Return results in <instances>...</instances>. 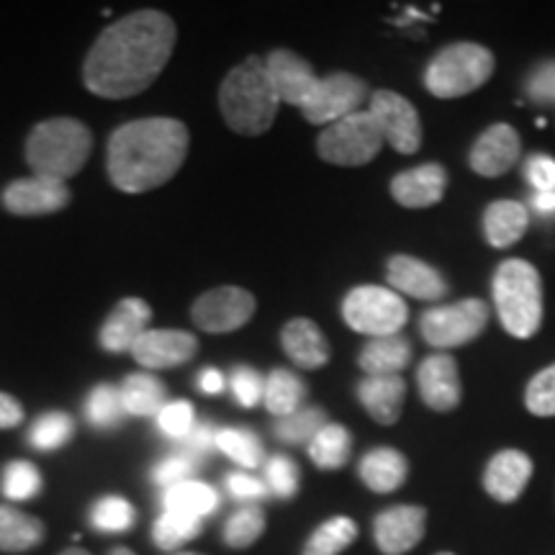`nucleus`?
<instances>
[{
	"label": "nucleus",
	"instance_id": "nucleus-1",
	"mask_svg": "<svg viewBox=\"0 0 555 555\" xmlns=\"http://www.w3.org/2000/svg\"><path fill=\"white\" fill-rule=\"evenodd\" d=\"M176 21L168 13L155 9L129 13L90 47L82 80L99 99H131L159 78L176 50Z\"/></svg>",
	"mask_w": 555,
	"mask_h": 555
},
{
	"label": "nucleus",
	"instance_id": "nucleus-2",
	"mask_svg": "<svg viewBox=\"0 0 555 555\" xmlns=\"http://www.w3.org/2000/svg\"><path fill=\"white\" fill-rule=\"evenodd\" d=\"M189 127L168 116L124 124L108 139V178L124 193H147L165 185L189 155Z\"/></svg>",
	"mask_w": 555,
	"mask_h": 555
},
{
	"label": "nucleus",
	"instance_id": "nucleus-3",
	"mask_svg": "<svg viewBox=\"0 0 555 555\" xmlns=\"http://www.w3.org/2000/svg\"><path fill=\"white\" fill-rule=\"evenodd\" d=\"M278 101L266 73V60L247 57L232 67L219 88V108L227 127L237 134L258 137L273 127Z\"/></svg>",
	"mask_w": 555,
	"mask_h": 555
},
{
	"label": "nucleus",
	"instance_id": "nucleus-4",
	"mask_svg": "<svg viewBox=\"0 0 555 555\" xmlns=\"http://www.w3.org/2000/svg\"><path fill=\"white\" fill-rule=\"evenodd\" d=\"M93 150V134L86 124L69 116L47 119L26 139V163L37 178L65 183L78 176Z\"/></svg>",
	"mask_w": 555,
	"mask_h": 555
},
{
	"label": "nucleus",
	"instance_id": "nucleus-5",
	"mask_svg": "<svg viewBox=\"0 0 555 555\" xmlns=\"http://www.w3.org/2000/svg\"><path fill=\"white\" fill-rule=\"evenodd\" d=\"M491 288L502 327L517 339L535 337L543 324V281L538 268L527 260H504Z\"/></svg>",
	"mask_w": 555,
	"mask_h": 555
},
{
	"label": "nucleus",
	"instance_id": "nucleus-6",
	"mask_svg": "<svg viewBox=\"0 0 555 555\" xmlns=\"http://www.w3.org/2000/svg\"><path fill=\"white\" fill-rule=\"evenodd\" d=\"M494 54L481 44H450L427 65L425 86L437 99H463L474 93L494 75Z\"/></svg>",
	"mask_w": 555,
	"mask_h": 555
},
{
	"label": "nucleus",
	"instance_id": "nucleus-7",
	"mask_svg": "<svg viewBox=\"0 0 555 555\" xmlns=\"http://www.w3.org/2000/svg\"><path fill=\"white\" fill-rule=\"evenodd\" d=\"M384 137L367 111H356L335 124H330L317 139V152L324 163L339 168H360L373 163L384 147Z\"/></svg>",
	"mask_w": 555,
	"mask_h": 555
},
{
	"label": "nucleus",
	"instance_id": "nucleus-8",
	"mask_svg": "<svg viewBox=\"0 0 555 555\" xmlns=\"http://www.w3.org/2000/svg\"><path fill=\"white\" fill-rule=\"evenodd\" d=\"M343 317L350 330L378 339L399 335L409 319V309L397 291L384 286H358L345 296Z\"/></svg>",
	"mask_w": 555,
	"mask_h": 555
},
{
	"label": "nucleus",
	"instance_id": "nucleus-9",
	"mask_svg": "<svg viewBox=\"0 0 555 555\" xmlns=\"http://www.w3.org/2000/svg\"><path fill=\"white\" fill-rule=\"evenodd\" d=\"M489 314L491 311L481 298H463L448 307L427 309L420 319V332L425 343L450 350V347H461L481 335L489 324Z\"/></svg>",
	"mask_w": 555,
	"mask_h": 555
},
{
	"label": "nucleus",
	"instance_id": "nucleus-10",
	"mask_svg": "<svg viewBox=\"0 0 555 555\" xmlns=\"http://www.w3.org/2000/svg\"><path fill=\"white\" fill-rule=\"evenodd\" d=\"M255 296L245 288L237 286H221L206 291L196 298L191 309V319L198 330L208 335H227L234 332L253 319L255 314Z\"/></svg>",
	"mask_w": 555,
	"mask_h": 555
},
{
	"label": "nucleus",
	"instance_id": "nucleus-11",
	"mask_svg": "<svg viewBox=\"0 0 555 555\" xmlns=\"http://www.w3.org/2000/svg\"><path fill=\"white\" fill-rule=\"evenodd\" d=\"M367 114L376 121L384 142L391 144L401 155H414L422 147L420 114H416V108L404 95L393 93V90H376L371 95Z\"/></svg>",
	"mask_w": 555,
	"mask_h": 555
},
{
	"label": "nucleus",
	"instance_id": "nucleus-12",
	"mask_svg": "<svg viewBox=\"0 0 555 555\" xmlns=\"http://www.w3.org/2000/svg\"><path fill=\"white\" fill-rule=\"evenodd\" d=\"M367 99V86L350 73H332L319 78V86L307 106L301 108L304 119L319 127H330L345 116L356 114L360 103Z\"/></svg>",
	"mask_w": 555,
	"mask_h": 555
},
{
	"label": "nucleus",
	"instance_id": "nucleus-13",
	"mask_svg": "<svg viewBox=\"0 0 555 555\" xmlns=\"http://www.w3.org/2000/svg\"><path fill=\"white\" fill-rule=\"evenodd\" d=\"M427 530V509L420 504L388 506L373 519V540L384 555H404L420 545Z\"/></svg>",
	"mask_w": 555,
	"mask_h": 555
},
{
	"label": "nucleus",
	"instance_id": "nucleus-14",
	"mask_svg": "<svg viewBox=\"0 0 555 555\" xmlns=\"http://www.w3.org/2000/svg\"><path fill=\"white\" fill-rule=\"evenodd\" d=\"M266 73L270 86H273L278 101L291 103V106L304 108L319 86L317 73L307 60L298 57L291 50H275L268 54Z\"/></svg>",
	"mask_w": 555,
	"mask_h": 555
},
{
	"label": "nucleus",
	"instance_id": "nucleus-15",
	"mask_svg": "<svg viewBox=\"0 0 555 555\" xmlns=\"http://www.w3.org/2000/svg\"><path fill=\"white\" fill-rule=\"evenodd\" d=\"M69 204V189L65 183L47 178H18L5 185L3 206L16 217H47L57 214Z\"/></svg>",
	"mask_w": 555,
	"mask_h": 555
},
{
	"label": "nucleus",
	"instance_id": "nucleus-16",
	"mask_svg": "<svg viewBox=\"0 0 555 555\" xmlns=\"http://www.w3.org/2000/svg\"><path fill=\"white\" fill-rule=\"evenodd\" d=\"M131 356L150 371L178 367L196 358L198 339L183 330H147L131 347Z\"/></svg>",
	"mask_w": 555,
	"mask_h": 555
},
{
	"label": "nucleus",
	"instance_id": "nucleus-17",
	"mask_svg": "<svg viewBox=\"0 0 555 555\" xmlns=\"http://www.w3.org/2000/svg\"><path fill=\"white\" fill-rule=\"evenodd\" d=\"M519 152H522V142H519L517 131L509 124H494L476 139V144L470 147L468 165L478 176L499 178L515 168Z\"/></svg>",
	"mask_w": 555,
	"mask_h": 555
},
{
	"label": "nucleus",
	"instance_id": "nucleus-18",
	"mask_svg": "<svg viewBox=\"0 0 555 555\" xmlns=\"http://www.w3.org/2000/svg\"><path fill=\"white\" fill-rule=\"evenodd\" d=\"M416 386L422 401L435 412H453L461 404V376H457V363L448 352L429 356L420 365Z\"/></svg>",
	"mask_w": 555,
	"mask_h": 555
},
{
	"label": "nucleus",
	"instance_id": "nucleus-19",
	"mask_svg": "<svg viewBox=\"0 0 555 555\" xmlns=\"http://www.w3.org/2000/svg\"><path fill=\"white\" fill-rule=\"evenodd\" d=\"M388 286L401 296L420 298V301H437L448 296V281L442 273L412 255H393L388 260Z\"/></svg>",
	"mask_w": 555,
	"mask_h": 555
},
{
	"label": "nucleus",
	"instance_id": "nucleus-20",
	"mask_svg": "<svg viewBox=\"0 0 555 555\" xmlns=\"http://www.w3.org/2000/svg\"><path fill=\"white\" fill-rule=\"evenodd\" d=\"M532 478V461L522 450H502L483 470V489L499 504H512L522 496Z\"/></svg>",
	"mask_w": 555,
	"mask_h": 555
},
{
	"label": "nucleus",
	"instance_id": "nucleus-21",
	"mask_svg": "<svg viewBox=\"0 0 555 555\" xmlns=\"http://www.w3.org/2000/svg\"><path fill=\"white\" fill-rule=\"evenodd\" d=\"M152 309L142 298L129 296L124 301L116 304V309L111 311L106 324L101 327V347L106 352H127L134 347L139 337L144 335L150 327Z\"/></svg>",
	"mask_w": 555,
	"mask_h": 555
},
{
	"label": "nucleus",
	"instance_id": "nucleus-22",
	"mask_svg": "<svg viewBox=\"0 0 555 555\" xmlns=\"http://www.w3.org/2000/svg\"><path fill=\"white\" fill-rule=\"evenodd\" d=\"M448 189V170L437 163L399 172L391 180V196L404 208H429L440 204Z\"/></svg>",
	"mask_w": 555,
	"mask_h": 555
},
{
	"label": "nucleus",
	"instance_id": "nucleus-23",
	"mask_svg": "<svg viewBox=\"0 0 555 555\" xmlns=\"http://www.w3.org/2000/svg\"><path fill=\"white\" fill-rule=\"evenodd\" d=\"M283 352L294 360L304 371H317V367L330 363V343L317 322L307 317H296L281 332Z\"/></svg>",
	"mask_w": 555,
	"mask_h": 555
},
{
	"label": "nucleus",
	"instance_id": "nucleus-24",
	"mask_svg": "<svg viewBox=\"0 0 555 555\" xmlns=\"http://www.w3.org/2000/svg\"><path fill=\"white\" fill-rule=\"evenodd\" d=\"M358 399L378 425H397L401 412H404L406 384L401 376H365V380L358 384Z\"/></svg>",
	"mask_w": 555,
	"mask_h": 555
},
{
	"label": "nucleus",
	"instance_id": "nucleus-25",
	"mask_svg": "<svg viewBox=\"0 0 555 555\" xmlns=\"http://www.w3.org/2000/svg\"><path fill=\"white\" fill-rule=\"evenodd\" d=\"M530 227V214L517 201H494L483 211V234L486 242L496 249L512 247L522 240Z\"/></svg>",
	"mask_w": 555,
	"mask_h": 555
},
{
	"label": "nucleus",
	"instance_id": "nucleus-26",
	"mask_svg": "<svg viewBox=\"0 0 555 555\" xmlns=\"http://www.w3.org/2000/svg\"><path fill=\"white\" fill-rule=\"evenodd\" d=\"M409 476L406 457L393 448H373L360 461V478L376 494H391L401 489Z\"/></svg>",
	"mask_w": 555,
	"mask_h": 555
},
{
	"label": "nucleus",
	"instance_id": "nucleus-27",
	"mask_svg": "<svg viewBox=\"0 0 555 555\" xmlns=\"http://www.w3.org/2000/svg\"><path fill=\"white\" fill-rule=\"evenodd\" d=\"M409 360H412V343L401 335H391L371 339V343L360 350L358 365L363 367L367 378H380L399 376V373L409 365Z\"/></svg>",
	"mask_w": 555,
	"mask_h": 555
},
{
	"label": "nucleus",
	"instance_id": "nucleus-28",
	"mask_svg": "<svg viewBox=\"0 0 555 555\" xmlns=\"http://www.w3.org/2000/svg\"><path fill=\"white\" fill-rule=\"evenodd\" d=\"M159 504H163V512H178V515L204 519L217 512L219 491L214 489V486L191 478V481L176 483L170 486V489H165Z\"/></svg>",
	"mask_w": 555,
	"mask_h": 555
},
{
	"label": "nucleus",
	"instance_id": "nucleus-29",
	"mask_svg": "<svg viewBox=\"0 0 555 555\" xmlns=\"http://www.w3.org/2000/svg\"><path fill=\"white\" fill-rule=\"evenodd\" d=\"M44 540V522L18 506H0V551L26 553Z\"/></svg>",
	"mask_w": 555,
	"mask_h": 555
},
{
	"label": "nucleus",
	"instance_id": "nucleus-30",
	"mask_svg": "<svg viewBox=\"0 0 555 555\" xmlns=\"http://www.w3.org/2000/svg\"><path fill=\"white\" fill-rule=\"evenodd\" d=\"M121 404L127 409V416H157L168 401L163 380L152 373H131L119 386Z\"/></svg>",
	"mask_w": 555,
	"mask_h": 555
},
{
	"label": "nucleus",
	"instance_id": "nucleus-31",
	"mask_svg": "<svg viewBox=\"0 0 555 555\" xmlns=\"http://www.w3.org/2000/svg\"><path fill=\"white\" fill-rule=\"evenodd\" d=\"M307 397V384H304L296 373L286 371V367H275V371L266 378V397H262V401H266L268 412L278 416V420L298 412Z\"/></svg>",
	"mask_w": 555,
	"mask_h": 555
},
{
	"label": "nucleus",
	"instance_id": "nucleus-32",
	"mask_svg": "<svg viewBox=\"0 0 555 555\" xmlns=\"http://www.w3.org/2000/svg\"><path fill=\"white\" fill-rule=\"evenodd\" d=\"M352 435L343 425H327L309 442V457L317 468L337 470L350 461Z\"/></svg>",
	"mask_w": 555,
	"mask_h": 555
},
{
	"label": "nucleus",
	"instance_id": "nucleus-33",
	"mask_svg": "<svg viewBox=\"0 0 555 555\" xmlns=\"http://www.w3.org/2000/svg\"><path fill=\"white\" fill-rule=\"evenodd\" d=\"M358 538V525L350 517H332L311 532L301 555H339Z\"/></svg>",
	"mask_w": 555,
	"mask_h": 555
},
{
	"label": "nucleus",
	"instance_id": "nucleus-34",
	"mask_svg": "<svg viewBox=\"0 0 555 555\" xmlns=\"http://www.w3.org/2000/svg\"><path fill=\"white\" fill-rule=\"evenodd\" d=\"M217 448L242 468H258L266 461L258 435L245 427H224L217 433Z\"/></svg>",
	"mask_w": 555,
	"mask_h": 555
},
{
	"label": "nucleus",
	"instance_id": "nucleus-35",
	"mask_svg": "<svg viewBox=\"0 0 555 555\" xmlns=\"http://www.w3.org/2000/svg\"><path fill=\"white\" fill-rule=\"evenodd\" d=\"M86 420L95 429H116L127 420V409L121 404L119 388L99 384L86 399Z\"/></svg>",
	"mask_w": 555,
	"mask_h": 555
},
{
	"label": "nucleus",
	"instance_id": "nucleus-36",
	"mask_svg": "<svg viewBox=\"0 0 555 555\" xmlns=\"http://www.w3.org/2000/svg\"><path fill=\"white\" fill-rule=\"evenodd\" d=\"M262 532H266V512H262L258 504H245L227 519L221 538H224V543L229 547L242 551V547L258 543Z\"/></svg>",
	"mask_w": 555,
	"mask_h": 555
},
{
	"label": "nucleus",
	"instance_id": "nucleus-37",
	"mask_svg": "<svg viewBox=\"0 0 555 555\" xmlns=\"http://www.w3.org/2000/svg\"><path fill=\"white\" fill-rule=\"evenodd\" d=\"M137 522V512L129 499L108 494L99 499L90 509V525L106 535H119V532H129Z\"/></svg>",
	"mask_w": 555,
	"mask_h": 555
},
{
	"label": "nucleus",
	"instance_id": "nucleus-38",
	"mask_svg": "<svg viewBox=\"0 0 555 555\" xmlns=\"http://www.w3.org/2000/svg\"><path fill=\"white\" fill-rule=\"evenodd\" d=\"M327 414L319 406H301L298 412L275 422V437L288 446H304L319 435V429L327 427Z\"/></svg>",
	"mask_w": 555,
	"mask_h": 555
},
{
	"label": "nucleus",
	"instance_id": "nucleus-39",
	"mask_svg": "<svg viewBox=\"0 0 555 555\" xmlns=\"http://www.w3.org/2000/svg\"><path fill=\"white\" fill-rule=\"evenodd\" d=\"M75 435V422L67 412H47L34 422L29 429V442L41 453L65 448L69 437Z\"/></svg>",
	"mask_w": 555,
	"mask_h": 555
},
{
	"label": "nucleus",
	"instance_id": "nucleus-40",
	"mask_svg": "<svg viewBox=\"0 0 555 555\" xmlns=\"http://www.w3.org/2000/svg\"><path fill=\"white\" fill-rule=\"evenodd\" d=\"M201 535V519L178 515V512H163L152 527V540L163 551H176L189 540Z\"/></svg>",
	"mask_w": 555,
	"mask_h": 555
},
{
	"label": "nucleus",
	"instance_id": "nucleus-41",
	"mask_svg": "<svg viewBox=\"0 0 555 555\" xmlns=\"http://www.w3.org/2000/svg\"><path fill=\"white\" fill-rule=\"evenodd\" d=\"M0 489L11 502H31L41 494V474L29 461H11L0 476Z\"/></svg>",
	"mask_w": 555,
	"mask_h": 555
},
{
	"label": "nucleus",
	"instance_id": "nucleus-42",
	"mask_svg": "<svg viewBox=\"0 0 555 555\" xmlns=\"http://www.w3.org/2000/svg\"><path fill=\"white\" fill-rule=\"evenodd\" d=\"M157 420V429L163 433L168 440L180 442L185 435L191 433L193 425H196V409H193L191 401L178 399V401H168L159 414L155 416Z\"/></svg>",
	"mask_w": 555,
	"mask_h": 555
},
{
	"label": "nucleus",
	"instance_id": "nucleus-43",
	"mask_svg": "<svg viewBox=\"0 0 555 555\" xmlns=\"http://www.w3.org/2000/svg\"><path fill=\"white\" fill-rule=\"evenodd\" d=\"M298 466L288 455H273L266 463V486L278 499H294L298 491Z\"/></svg>",
	"mask_w": 555,
	"mask_h": 555
},
{
	"label": "nucleus",
	"instance_id": "nucleus-44",
	"mask_svg": "<svg viewBox=\"0 0 555 555\" xmlns=\"http://www.w3.org/2000/svg\"><path fill=\"white\" fill-rule=\"evenodd\" d=\"M525 404L535 416H555V365L540 371L527 384Z\"/></svg>",
	"mask_w": 555,
	"mask_h": 555
},
{
	"label": "nucleus",
	"instance_id": "nucleus-45",
	"mask_svg": "<svg viewBox=\"0 0 555 555\" xmlns=\"http://www.w3.org/2000/svg\"><path fill=\"white\" fill-rule=\"evenodd\" d=\"M229 386H232V393L234 399H237V404L245 409L260 404L262 397H266V378L249 365L234 367L232 376H229Z\"/></svg>",
	"mask_w": 555,
	"mask_h": 555
},
{
	"label": "nucleus",
	"instance_id": "nucleus-46",
	"mask_svg": "<svg viewBox=\"0 0 555 555\" xmlns=\"http://www.w3.org/2000/svg\"><path fill=\"white\" fill-rule=\"evenodd\" d=\"M217 433L219 429L208 425V422H196L191 433L178 442L176 453L189 457V461L198 463L201 466V461H206V457L211 455V450L217 448Z\"/></svg>",
	"mask_w": 555,
	"mask_h": 555
},
{
	"label": "nucleus",
	"instance_id": "nucleus-47",
	"mask_svg": "<svg viewBox=\"0 0 555 555\" xmlns=\"http://www.w3.org/2000/svg\"><path fill=\"white\" fill-rule=\"evenodd\" d=\"M527 99L538 106H555V60H545L527 75L525 80Z\"/></svg>",
	"mask_w": 555,
	"mask_h": 555
},
{
	"label": "nucleus",
	"instance_id": "nucleus-48",
	"mask_svg": "<svg viewBox=\"0 0 555 555\" xmlns=\"http://www.w3.org/2000/svg\"><path fill=\"white\" fill-rule=\"evenodd\" d=\"M198 463L189 461V457L172 453L168 457H163V461L155 463V468H152V481L157 486H163L165 489H170V486L176 483H183V481H191V476L196 474Z\"/></svg>",
	"mask_w": 555,
	"mask_h": 555
},
{
	"label": "nucleus",
	"instance_id": "nucleus-49",
	"mask_svg": "<svg viewBox=\"0 0 555 555\" xmlns=\"http://www.w3.org/2000/svg\"><path fill=\"white\" fill-rule=\"evenodd\" d=\"M227 491H229V496L237 499V502H245V504L262 502V499L270 494L266 481L245 474V470H234V474L227 476Z\"/></svg>",
	"mask_w": 555,
	"mask_h": 555
},
{
	"label": "nucleus",
	"instance_id": "nucleus-50",
	"mask_svg": "<svg viewBox=\"0 0 555 555\" xmlns=\"http://www.w3.org/2000/svg\"><path fill=\"white\" fill-rule=\"evenodd\" d=\"M525 178L538 193L555 191V159L547 155H532L525 163Z\"/></svg>",
	"mask_w": 555,
	"mask_h": 555
},
{
	"label": "nucleus",
	"instance_id": "nucleus-51",
	"mask_svg": "<svg viewBox=\"0 0 555 555\" xmlns=\"http://www.w3.org/2000/svg\"><path fill=\"white\" fill-rule=\"evenodd\" d=\"M24 422V406L11 393L0 391V429H11Z\"/></svg>",
	"mask_w": 555,
	"mask_h": 555
},
{
	"label": "nucleus",
	"instance_id": "nucleus-52",
	"mask_svg": "<svg viewBox=\"0 0 555 555\" xmlns=\"http://www.w3.org/2000/svg\"><path fill=\"white\" fill-rule=\"evenodd\" d=\"M198 388L204 393H208V397H219V393L227 388L224 373H221L219 367H204V371L198 373Z\"/></svg>",
	"mask_w": 555,
	"mask_h": 555
},
{
	"label": "nucleus",
	"instance_id": "nucleus-53",
	"mask_svg": "<svg viewBox=\"0 0 555 555\" xmlns=\"http://www.w3.org/2000/svg\"><path fill=\"white\" fill-rule=\"evenodd\" d=\"M532 208H535L540 217H555V191L535 193V196H532Z\"/></svg>",
	"mask_w": 555,
	"mask_h": 555
},
{
	"label": "nucleus",
	"instance_id": "nucleus-54",
	"mask_svg": "<svg viewBox=\"0 0 555 555\" xmlns=\"http://www.w3.org/2000/svg\"><path fill=\"white\" fill-rule=\"evenodd\" d=\"M60 555H90L88 551H86V547H67V551H62Z\"/></svg>",
	"mask_w": 555,
	"mask_h": 555
},
{
	"label": "nucleus",
	"instance_id": "nucleus-55",
	"mask_svg": "<svg viewBox=\"0 0 555 555\" xmlns=\"http://www.w3.org/2000/svg\"><path fill=\"white\" fill-rule=\"evenodd\" d=\"M108 555H137V553L129 551V547H114Z\"/></svg>",
	"mask_w": 555,
	"mask_h": 555
},
{
	"label": "nucleus",
	"instance_id": "nucleus-56",
	"mask_svg": "<svg viewBox=\"0 0 555 555\" xmlns=\"http://www.w3.org/2000/svg\"><path fill=\"white\" fill-rule=\"evenodd\" d=\"M172 555H201V553H172Z\"/></svg>",
	"mask_w": 555,
	"mask_h": 555
},
{
	"label": "nucleus",
	"instance_id": "nucleus-57",
	"mask_svg": "<svg viewBox=\"0 0 555 555\" xmlns=\"http://www.w3.org/2000/svg\"><path fill=\"white\" fill-rule=\"evenodd\" d=\"M437 555H453V553H437Z\"/></svg>",
	"mask_w": 555,
	"mask_h": 555
}]
</instances>
